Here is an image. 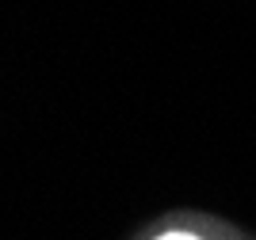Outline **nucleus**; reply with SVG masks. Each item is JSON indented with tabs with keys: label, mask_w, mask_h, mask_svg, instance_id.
Wrapping results in <instances>:
<instances>
[{
	"label": "nucleus",
	"mask_w": 256,
	"mask_h": 240,
	"mask_svg": "<svg viewBox=\"0 0 256 240\" xmlns=\"http://www.w3.org/2000/svg\"><path fill=\"white\" fill-rule=\"evenodd\" d=\"M157 240H199V237H192V233H164V237H157Z\"/></svg>",
	"instance_id": "obj_1"
}]
</instances>
